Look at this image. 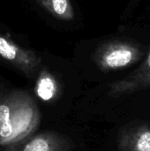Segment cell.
<instances>
[{
    "label": "cell",
    "mask_w": 150,
    "mask_h": 151,
    "mask_svg": "<svg viewBox=\"0 0 150 151\" xmlns=\"http://www.w3.org/2000/svg\"><path fill=\"white\" fill-rule=\"evenodd\" d=\"M53 17L62 20H72L75 13L70 0H37Z\"/></svg>",
    "instance_id": "obj_7"
},
{
    "label": "cell",
    "mask_w": 150,
    "mask_h": 151,
    "mask_svg": "<svg viewBox=\"0 0 150 151\" xmlns=\"http://www.w3.org/2000/svg\"><path fill=\"white\" fill-rule=\"evenodd\" d=\"M0 57L29 77L34 75L38 65V60L31 51L19 48L2 35H0Z\"/></svg>",
    "instance_id": "obj_6"
},
{
    "label": "cell",
    "mask_w": 150,
    "mask_h": 151,
    "mask_svg": "<svg viewBox=\"0 0 150 151\" xmlns=\"http://www.w3.org/2000/svg\"><path fill=\"white\" fill-rule=\"evenodd\" d=\"M40 119L34 100L27 93L14 91L0 97V146H10L34 134Z\"/></svg>",
    "instance_id": "obj_1"
},
{
    "label": "cell",
    "mask_w": 150,
    "mask_h": 151,
    "mask_svg": "<svg viewBox=\"0 0 150 151\" xmlns=\"http://www.w3.org/2000/svg\"><path fill=\"white\" fill-rule=\"evenodd\" d=\"M4 151H74L71 140L56 132L33 134L26 139L4 147Z\"/></svg>",
    "instance_id": "obj_4"
},
{
    "label": "cell",
    "mask_w": 150,
    "mask_h": 151,
    "mask_svg": "<svg viewBox=\"0 0 150 151\" xmlns=\"http://www.w3.org/2000/svg\"><path fill=\"white\" fill-rule=\"evenodd\" d=\"M118 151H150V126L137 121L123 127L118 136Z\"/></svg>",
    "instance_id": "obj_5"
},
{
    "label": "cell",
    "mask_w": 150,
    "mask_h": 151,
    "mask_svg": "<svg viewBox=\"0 0 150 151\" xmlns=\"http://www.w3.org/2000/svg\"><path fill=\"white\" fill-rule=\"evenodd\" d=\"M147 89H150V45L137 68L110 85L109 95L119 97Z\"/></svg>",
    "instance_id": "obj_3"
},
{
    "label": "cell",
    "mask_w": 150,
    "mask_h": 151,
    "mask_svg": "<svg viewBox=\"0 0 150 151\" xmlns=\"http://www.w3.org/2000/svg\"><path fill=\"white\" fill-rule=\"evenodd\" d=\"M146 53L143 46L132 39H115L103 43L95 52V59L103 72L126 69L141 62Z\"/></svg>",
    "instance_id": "obj_2"
},
{
    "label": "cell",
    "mask_w": 150,
    "mask_h": 151,
    "mask_svg": "<svg viewBox=\"0 0 150 151\" xmlns=\"http://www.w3.org/2000/svg\"><path fill=\"white\" fill-rule=\"evenodd\" d=\"M58 92V86L57 81L49 73H42L36 81L35 94L42 101H51L54 99Z\"/></svg>",
    "instance_id": "obj_8"
}]
</instances>
